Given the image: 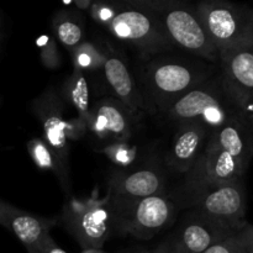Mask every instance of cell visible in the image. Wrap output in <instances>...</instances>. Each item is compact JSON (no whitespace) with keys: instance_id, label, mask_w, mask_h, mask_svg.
I'll return each mask as SVG.
<instances>
[{"instance_id":"1","label":"cell","mask_w":253,"mask_h":253,"mask_svg":"<svg viewBox=\"0 0 253 253\" xmlns=\"http://www.w3.org/2000/svg\"><path fill=\"white\" fill-rule=\"evenodd\" d=\"M239 115L237 108L222 88L220 79L204 81L178 99L166 113L174 125L200 124L214 132L224 124Z\"/></svg>"},{"instance_id":"2","label":"cell","mask_w":253,"mask_h":253,"mask_svg":"<svg viewBox=\"0 0 253 253\" xmlns=\"http://www.w3.org/2000/svg\"><path fill=\"white\" fill-rule=\"evenodd\" d=\"M204 81V71L192 63L177 58L152 61L146 68L143 79V100L146 104L147 99L156 110L166 114L178 99Z\"/></svg>"},{"instance_id":"3","label":"cell","mask_w":253,"mask_h":253,"mask_svg":"<svg viewBox=\"0 0 253 253\" xmlns=\"http://www.w3.org/2000/svg\"><path fill=\"white\" fill-rule=\"evenodd\" d=\"M194 211L226 232L236 235L246 226L247 195L244 179L194 188Z\"/></svg>"},{"instance_id":"4","label":"cell","mask_w":253,"mask_h":253,"mask_svg":"<svg viewBox=\"0 0 253 253\" xmlns=\"http://www.w3.org/2000/svg\"><path fill=\"white\" fill-rule=\"evenodd\" d=\"M217 51L253 39V9L225 0H204L195 7Z\"/></svg>"},{"instance_id":"5","label":"cell","mask_w":253,"mask_h":253,"mask_svg":"<svg viewBox=\"0 0 253 253\" xmlns=\"http://www.w3.org/2000/svg\"><path fill=\"white\" fill-rule=\"evenodd\" d=\"M61 220L83 250L101 249L114 225L110 195L96 199H71L63 205Z\"/></svg>"},{"instance_id":"6","label":"cell","mask_w":253,"mask_h":253,"mask_svg":"<svg viewBox=\"0 0 253 253\" xmlns=\"http://www.w3.org/2000/svg\"><path fill=\"white\" fill-rule=\"evenodd\" d=\"M111 207L114 214L118 212L121 231L138 240H151L156 236L174 220L177 210L172 200L165 194L133 202H111Z\"/></svg>"},{"instance_id":"7","label":"cell","mask_w":253,"mask_h":253,"mask_svg":"<svg viewBox=\"0 0 253 253\" xmlns=\"http://www.w3.org/2000/svg\"><path fill=\"white\" fill-rule=\"evenodd\" d=\"M106 30L146 57L173 48L158 16L132 9L126 4Z\"/></svg>"},{"instance_id":"8","label":"cell","mask_w":253,"mask_h":253,"mask_svg":"<svg viewBox=\"0 0 253 253\" xmlns=\"http://www.w3.org/2000/svg\"><path fill=\"white\" fill-rule=\"evenodd\" d=\"M173 47H179L211 62H219V51L208 36L195 9L177 1L158 16Z\"/></svg>"},{"instance_id":"9","label":"cell","mask_w":253,"mask_h":253,"mask_svg":"<svg viewBox=\"0 0 253 253\" xmlns=\"http://www.w3.org/2000/svg\"><path fill=\"white\" fill-rule=\"evenodd\" d=\"M220 83L237 105L253 93L252 39L219 51Z\"/></svg>"},{"instance_id":"10","label":"cell","mask_w":253,"mask_h":253,"mask_svg":"<svg viewBox=\"0 0 253 253\" xmlns=\"http://www.w3.org/2000/svg\"><path fill=\"white\" fill-rule=\"evenodd\" d=\"M66 103L61 93L53 88L42 91L34 101L31 110L42 128L43 140L62 161L68 163L69 141L66 135L67 120L64 118Z\"/></svg>"},{"instance_id":"11","label":"cell","mask_w":253,"mask_h":253,"mask_svg":"<svg viewBox=\"0 0 253 253\" xmlns=\"http://www.w3.org/2000/svg\"><path fill=\"white\" fill-rule=\"evenodd\" d=\"M136 119L121 101L108 96L99 99L91 108L88 131L99 140L109 143L126 141L132 135Z\"/></svg>"},{"instance_id":"12","label":"cell","mask_w":253,"mask_h":253,"mask_svg":"<svg viewBox=\"0 0 253 253\" xmlns=\"http://www.w3.org/2000/svg\"><path fill=\"white\" fill-rule=\"evenodd\" d=\"M166 179L155 168H142L116 173L109 183V195L113 203L133 202L153 195L165 194Z\"/></svg>"},{"instance_id":"13","label":"cell","mask_w":253,"mask_h":253,"mask_svg":"<svg viewBox=\"0 0 253 253\" xmlns=\"http://www.w3.org/2000/svg\"><path fill=\"white\" fill-rule=\"evenodd\" d=\"M57 224L56 217L37 216L0 199V225L12 232L29 253H36L37 245Z\"/></svg>"},{"instance_id":"14","label":"cell","mask_w":253,"mask_h":253,"mask_svg":"<svg viewBox=\"0 0 253 253\" xmlns=\"http://www.w3.org/2000/svg\"><path fill=\"white\" fill-rule=\"evenodd\" d=\"M210 131L200 124L185 123L175 125L166 163L177 173H189L199 158Z\"/></svg>"},{"instance_id":"15","label":"cell","mask_w":253,"mask_h":253,"mask_svg":"<svg viewBox=\"0 0 253 253\" xmlns=\"http://www.w3.org/2000/svg\"><path fill=\"white\" fill-rule=\"evenodd\" d=\"M103 72L106 83L113 91L114 98L121 101L135 118L147 109L142 93L138 89L130 68L123 57L114 52H106Z\"/></svg>"},{"instance_id":"16","label":"cell","mask_w":253,"mask_h":253,"mask_svg":"<svg viewBox=\"0 0 253 253\" xmlns=\"http://www.w3.org/2000/svg\"><path fill=\"white\" fill-rule=\"evenodd\" d=\"M229 236L232 235L221 231L211 222L193 211L184 220L170 241L179 253H205L210 247Z\"/></svg>"},{"instance_id":"17","label":"cell","mask_w":253,"mask_h":253,"mask_svg":"<svg viewBox=\"0 0 253 253\" xmlns=\"http://www.w3.org/2000/svg\"><path fill=\"white\" fill-rule=\"evenodd\" d=\"M27 152L39 169L53 173L66 194L71 193V175L68 163L61 160L58 155L44 142L42 137H34L26 143Z\"/></svg>"},{"instance_id":"18","label":"cell","mask_w":253,"mask_h":253,"mask_svg":"<svg viewBox=\"0 0 253 253\" xmlns=\"http://www.w3.org/2000/svg\"><path fill=\"white\" fill-rule=\"evenodd\" d=\"M59 93L64 103L73 106L79 118L85 120L88 124L91 111L90 94H89L88 81L83 72L74 68L71 76L64 81Z\"/></svg>"},{"instance_id":"19","label":"cell","mask_w":253,"mask_h":253,"mask_svg":"<svg viewBox=\"0 0 253 253\" xmlns=\"http://www.w3.org/2000/svg\"><path fill=\"white\" fill-rule=\"evenodd\" d=\"M54 39L72 51L84 41L83 17L77 11L63 9L57 11L52 19Z\"/></svg>"},{"instance_id":"20","label":"cell","mask_w":253,"mask_h":253,"mask_svg":"<svg viewBox=\"0 0 253 253\" xmlns=\"http://www.w3.org/2000/svg\"><path fill=\"white\" fill-rule=\"evenodd\" d=\"M73 66L81 72L103 71L106 59V51L99 48L94 43L83 41L71 51Z\"/></svg>"},{"instance_id":"21","label":"cell","mask_w":253,"mask_h":253,"mask_svg":"<svg viewBox=\"0 0 253 253\" xmlns=\"http://www.w3.org/2000/svg\"><path fill=\"white\" fill-rule=\"evenodd\" d=\"M99 152L103 153L116 167L124 168V169L130 168L138 160V155H140L138 147L126 141L108 143L101 150H99Z\"/></svg>"},{"instance_id":"22","label":"cell","mask_w":253,"mask_h":253,"mask_svg":"<svg viewBox=\"0 0 253 253\" xmlns=\"http://www.w3.org/2000/svg\"><path fill=\"white\" fill-rule=\"evenodd\" d=\"M36 46L39 47V54L41 63L49 71H56L61 67L62 57L59 52L57 40L48 34H43L36 39Z\"/></svg>"},{"instance_id":"23","label":"cell","mask_w":253,"mask_h":253,"mask_svg":"<svg viewBox=\"0 0 253 253\" xmlns=\"http://www.w3.org/2000/svg\"><path fill=\"white\" fill-rule=\"evenodd\" d=\"M124 6H125L124 1H93L89 14L96 24L108 27L118 16L119 12L124 9Z\"/></svg>"},{"instance_id":"24","label":"cell","mask_w":253,"mask_h":253,"mask_svg":"<svg viewBox=\"0 0 253 253\" xmlns=\"http://www.w3.org/2000/svg\"><path fill=\"white\" fill-rule=\"evenodd\" d=\"M177 1L178 0H127L125 4L132 9L160 16L166 10L170 9L173 5L177 4Z\"/></svg>"},{"instance_id":"25","label":"cell","mask_w":253,"mask_h":253,"mask_svg":"<svg viewBox=\"0 0 253 253\" xmlns=\"http://www.w3.org/2000/svg\"><path fill=\"white\" fill-rule=\"evenodd\" d=\"M205 253H247V251L236 234L217 242Z\"/></svg>"},{"instance_id":"26","label":"cell","mask_w":253,"mask_h":253,"mask_svg":"<svg viewBox=\"0 0 253 253\" xmlns=\"http://www.w3.org/2000/svg\"><path fill=\"white\" fill-rule=\"evenodd\" d=\"M88 131V124L85 120L77 116V118L67 120L66 135L68 141H77L84 137V135Z\"/></svg>"},{"instance_id":"27","label":"cell","mask_w":253,"mask_h":253,"mask_svg":"<svg viewBox=\"0 0 253 253\" xmlns=\"http://www.w3.org/2000/svg\"><path fill=\"white\" fill-rule=\"evenodd\" d=\"M237 113L242 120L253 130V93L236 105Z\"/></svg>"},{"instance_id":"28","label":"cell","mask_w":253,"mask_h":253,"mask_svg":"<svg viewBox=\"0 0 253 253\" xmlns=\"http://www.w3.org/2000/svg\"><path fill=\"white\" fill-rule=\"evenodd\" d=\"M36 253H67L64 250H62L53 239L51 235H46L43 239L40 241V244L36 247Z\"/></svg>"},{"instance_id":"29","label":"cell","mask_w":253,"mask_h":253,"mask_svg":"<svg viewBox=\"0 0 253 253\" xmlns=\"http://www.w3.org/2000/svg\"><path fill=\"white\" fill-rule=\"evenodd\" d=\"M247 253H253V225L247 224L241 231L237 234Z\"/></svg>"},{"instance_id":"30","label":"cell","mask_w":253,"mask_h":253,"mask_svg":"<svg viewBox=\"0 0 253 253\" xmlns=\"http://www.w3.org/2000/svg\"><path fill=\"white\" fill-rule=\"evenodd\" d=\"M153 253H179V252H178L177 250H175V247L173 246L172 241L168 240V241L161 244L160 246L153 251Z\"/></svg>"},{"instance_id":"31","label":"cell","mask_w":253,"mask_h":253,"mask_svg":"<svg viewBox=\"0 0 253 253\" xmlns=\"http://www.w3.org/2000/svg\"><path fill=\"white\" fill-rule=\"evenodd\" d=\"M91 4H93L91 0H76V1L71 2V5H73L77 10H81V11H89Z\"/></svg>"},{"instance_id":"32","label":"cell","mask_w":253,"mask_h":253,"mask_svg":"<svg viewBox=\"0 0 253 253\" xmlns=\"http://www.w3.org/2000/svg\"><path fill=\"white\" fill-rule=\"evenodd\" d=\"M81 253H109V252L104 251L103 249H86V250H83Z\"/></svg>"},{"instance_id":"33","label":"cell","mask_w":253,"mask_h":253,"mask_svg":"<svg viewBox=\"0 0 253 253\" xmlns=\"http://www.w3.org/2000/svg\"><path fill=\"white\" fill-rule=\"evenodd\" d=\"M2 41V27H1V15H0V44Z\"/></svg>"},{"instance_id":"34","label":"cell","mask_w":253,"mask_h":253,"mask_svg":"<svg viewBox=\"0 0 253 253\" xmlns=\"http://www.w3.org/2000/svg\"><path fill=\"white\" fill-rule=\"evenodd\" d=\"M141 253H147V252H141Z\"/></svg>"},{"instance_id":"35","label":"cell","mask_w":253,"mask_h":253,"mask_svg":"<svg viewBox=\"0 0 253 253\" xmlns=\"http://www.w3.org/2000/svg\"><path fill=\"white\" fill-rule=\"evenodd\" d=\"M252 44H253V39H252Z\"/></svg>"}]
</instances>
